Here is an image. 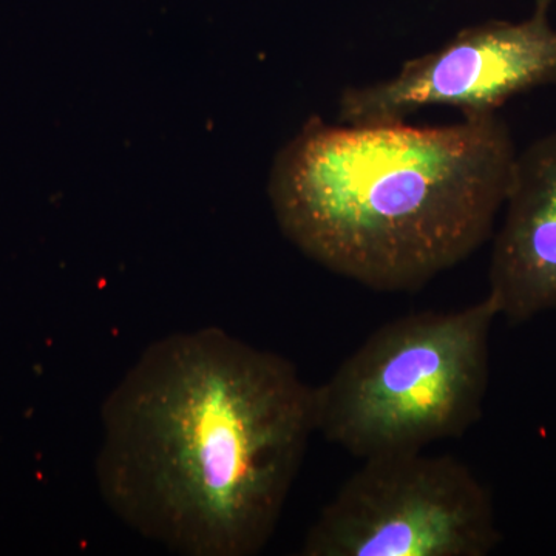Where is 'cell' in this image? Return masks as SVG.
Instances as JSON below:
<instances>
[{
	"label": "cell",
	"mask_w": 556,
	"mask_h": 556,
	"mask_svg": "<svg viewBox=\"0 0 556 556\" xmlns=\"http://www.w3.org/2000/svg\"><path fill=\"white\" fill-rule=\"evenodd\" d=\"M493 241L489 292L510 324L556 309V129L515 159Z\"/></svg>",
	"instance_id": "cell-6"
},
{
	"label": "cell",
	"mask_w": 556,
	"mask_h": 556,
	"mask_svg": "<svg viewBox=\"0 0 556 556\" xmlns=\"http://www.w3.org/2000/svg\"><path fill=\"white\" fill-rule=\"evenodd\" d=\"M496 317L485 295L383 325L316 387L317 433L361 459L463 437L484 408Z\"/></svg>",
	"instance_id": "cell-3"
},
{
	"label": "cell",
	"mask_w": 556,
	"mask_h": 556,
	"mask_svg": "<svg viewBox=\"0 0 556 556\" xmlns=\"http://www.w3.org/2000/svg\"><path fill=\"white\" fill-rule=\"evenodd\" d=\"M554 0H535L521 21H486L457 31L439 49L402 64L391 78L348 87L339 100L346 126L407 123L428 108L463 118L497 113L511 98L556 86Z\"/></svg>",
	"instance_id": "cell-5"
},
{
	"label": "cell",
	"mask_w": 556,
	"mask_h": 556,
	"mask_svg": "<svg viewBox=\"0 0 556 556\" xmlns=\"http://www.w3.org/2000/svg\"><path fill=\"white\" fill-rule=\"evenodd\" d=\"M94 475L112 514L185 556L269 543L317 433L316 387L219 328L153 342L101 409Z\"/></svg>",
	"instance_id": "cell-1"
},
{
	"label": "cell",
	"mask_w": 556,
	"mask_h": 556,
	"mask_svg": "<svg viewBox=\"0 0 556 556\" xmlns=\"http://www.w3.org/2000/svg\"><path fill=\"white\" fill-rule=\"evenodd\" d=\"M517 153L497 113L445 126L311 118L274 160L270 206L283 236L331 273L419 291L493 236Z\"/></svg>",
	"instance_id": "cell-2"
},
{
	"label": "cell",
	"mask_w": 556,
	"mask_h": 556,
	"mask_svg": "<svg viewBox=\"0 0 556 556\" xmlns=\"http://www.w3.org/2000/svg\"><path fill=\"white\" fill-rule=\"evenodd\" d=\"M495 504L466 464L420 452L367 457L324 507L303 556H486Z\"/></svg>",
	"instance_id": "cell-4"
}]
</instances>
